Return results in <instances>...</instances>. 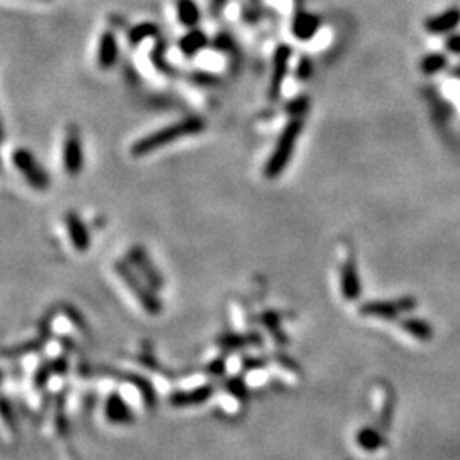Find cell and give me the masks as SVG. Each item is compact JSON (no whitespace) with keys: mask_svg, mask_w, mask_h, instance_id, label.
I'll list each match as a JSON object with an SVG mask.
<instances>
[{"mask_svg":"<svg viewBox=\"0 0 460 460\" xmlns=\"http://www.w3.org/2000/svg\"><path fill=\"white\" fill-rule=\"evenodd\" d=\"M127 261L133 266V268H135V271L139 273L153 290L162 288L164 286L162 274L159 273V269H157L155 264L152 263L151 256H148L142 245H132L130 251L127 254Z\"/></svg>","mask_w":460,"mask_h":460,"instance_id":"52a82bcc","label":"cell"},{"mask_svg":"<svg viewBox=\"0 0 460 460\" xmlns=\"http://www.w3.org/2000/svg\"><path fill=\"white\" fill-rule=\"evenodd\" d=\"M402 329H404L406 333H409L411 336L418 338V340L421 341L430 340V338L433 336V331H431L430 326L423 321H416V319H409V321H406L404 324H402Z\"/></svg>","mask_w":460,"mask_h":460,"instance_id":"44dd1931","label":"cell"},{"mask_svg":"<svg viewBox=\"0 0 460 460\" xmlns=\"http://www.w3.org/2000/svg\"><path fill=\"white\" fill-rule=\"evenodd\" d=\"M310 74H312V62H310L309 56L304 55L300 58V62H298L297 70H295V75H297V79L307 80L310 77Z\"/></svg>","mask_w":460,"mask_h":460,"instance_id":"603a6c76","label":"cell"},{"mask_svg":"<svg viewBox=\"0 0 460 460\" xmlns=\"http://www.w3.org/2000/svg\"><path fill=\"white\" fill-rule=\"evenodd\" d=\"M321 18L317 14H310L305 11H297L292 19V34L300 41H309L319 33Z\"/></svg>","mask_w":460,"mask_h":460,"instance_id":"4fadbf2b","label":"cell"},{"mask_svg":"<svg viewBox=\"0 0 460 460\" xmlns=\"http://www.w3.org/2000/svg\"><path fill=\"white\" fill-rule=\"evenodd\" d=\"M217 341L220 343V346H224V348L227 350H239L249 345H257V341L261 340H257L256 336H242V334L229 333V334H224V336H220Z\"/></svg>","mask_w":460,"mask_h":460,"instance_id":"ffe728a7","label":"cell"},{"mask_svg":"<svg viewBox=\"0 0 460 460\" xmlns=\"http://www.w3.org/2000/svg\"><path fill=\"white\" fill-rule=\"evenodd\" d=\"M104 416L111 425H130L135 421L130 404L118 392H111L104 402Z\"/></svg>","mask_w":460,"mask_h":460,"instance_id":"30bf717a","label":"cell"},{"mask_svg":"<svg viewBox=\"0 0 460 460\" xmlns=\"http://www.w3.org/2000/svg\"><path fill=\"white\" fill-rule=\"evenodd\" d=\"M159 34V26L155 23H140L136 26H132L128 31V41L132 46H140L147 39L155 38Z\"/></svg>","mask_w":460,"mask_h":460,"instance_id":"d6986e66","label":"cell"},{"mask_svg":"<svg viewBox=\"0 0 460 460\" xmlns=\"http://www.w3.org/2000/svg\"><path fill=\"white\" fill-rule=\"evenodd\" d=\"M414 304L409 298L395 302H369V304L360 307V314L365 317H377V319H394L404 310L413 309Z\"/></svg>","mask_w":460,"mask_h":460,"instance_id":"9c48e42d","label":"cell"},{"mask_svg":"<svg viewBox=\"0 0 460 460\" xmlns=\"http://www.w3.org/2000/svg\"><path fill=\"white\" fill-rule=\"evenodd\" d=\"M210 46V39L207 33L200 27H193V30H188V33H184L177 41V48H179L181 55L186 56V58H193L198 53L205 50V48Z\"/></svg>","mask_w":460,"mask_h":460,"instance_id":"5bb4252c","label":"cell"},{"mask_svg":"<svg viewBox=\"0 0 460 460\" xmlns=\"http://www.w3.org/2000/svg\"><path fill=\"white\" fill-rule=\"evenodd\" d=\"M115 273L121 283L127 286L130 295L139 302V305L142 307L143 312L151 314V316H159V314L162 312V302L157 297L155 290L135 271V268H133L127 260L116 261Z\"/></svg>","mask_w":460,"mask_h":460,"instance_id":"3957f363","label":"cell"},{"mask_svg":"<svg viewBox=\"0 0 460 460\" xmlns=\"http://www.w3.org/2000/svg\"><path fill=\"white\" fill-rule=\"evenodd\" d=\"M63 224H65L67 237L70 241L72 248L77 253H87L91 248V232L86 222L77 212H67L63 217Z\"/></svg>","mask_w":460,"mask_h":460,"instance_id":"ba28073f","label":"cell"},{"mask_svg":"<svg viewBox=\"0 0 460 460\" xmlns=\"http://www.w3.org/2000/svg\"><path fill=\"white\" fill-rule=\"evenodd\" d=\"M293 50L290 44L280 43L276 48H274L273 53V62H271V79H269V99L276 101L278 96L281 94V89H283V84L288 77V68H290V58H292Z\"/></svg>","mask_w":460,"mask_h":460,"instance_id":"5b68a950","label":"cell"},{"mask_svg":"<svg viewBox=\"0 0 460 460\" xmlns=\"http://www.w3.org/2000/svg\"><path fill=\"white\" fill-rule=\"evenodd\" d=\"M225 390H227L229 399H232V401H248V385L239 377L232 378V381L225 383Z\"/></svg>","mask_w":460,"mask_h":460,"instance_id":"7402d4cb","label":"cell"},{"mask_svg":"<svg viewBox=\"0 0 460 460\" xmlns=\"http://www.w3.org/2000/svg\"><path fill=\"white\" fill-rule=\"evenodd\" d=\"M176 18L186 30L196 27L201 21V11L196 0H176Z\"/></svg>","mask_w":460,"mask_h":460,"instance_id":"2e32d148","label":"cell"},{"mask_svg":"<svg viewBox=\"0 0 460 460\" xmlns=\"http://www.w3.org/2000/svg\"><path fill=\"white\" fill-rule=\"evenodd\" d=\"M11 162L15 171L24 177L27 184L36 191H46L50 188L51 179L46 169L36 160L33 152L24 147H18L11 152Z\"/></svg>","mask_w":460,"mask_h":460,"instance_id":"277c9868","label":"cell"},{"mask_svg":"<svg viewBox=\"0 0 460 460\" xmlns=\"http://www.w3.org/2000/svg\"><path fill=\"white\" fill-rule=\"evenodd\" d=\"M213 394L212 385H200L191 390H181L171 395L169 402L174 407H189V406H200L207 402Z\"/></svg>","mask_w":460,"mask_h":460,"instance_id":"9a60e30c","label":"cell"},{"mask_svg":"<svg viewBox=\"0 0 460 460\" xmlns=\"http://www.w3.org/2000/svg\"><path fill=\"white\" fill-rule=\"evenodd\" d=\"M84 145L80 140L79 133L72 128L70 132L67 130L65 139H63L62 145V167L67 176H79L84 171Z\"/></svg>","mask_w":460,"mask_h":460,"instance_id":"8992f818","label":"cell"},{"mask_svg":"<svg viewBox=\"0 0 460 460\" xmlns=\"http://www.w3.org/2000/svg\"><path fill=\"white\" fill-rule=\"evenodd\" d=\"M210 2H212V11L215 12H222V9H224L225 6H227V0H210Z\"/></svg>","mask_w":460,"mask_h":460,"instance_id":"484cf974","label":"cell"},{"mask_svg":"<svg viewBox=\"0 0 460 460\" xmlns=\"http://www.w3.org/2000/svg\"><path fill=\"white\" fill-rule=\"evenodd\" d=\"M205 128H207V123L200 116H188V118L165 124V127L159 128V130L139 139L130 147V153L135 159H142V157L151 155V153L169 147V145L179 142L183 139H188V136L200 135Z\"/></svg>","mask_w":460,"mask_h":460,"instance_id":"6da1fadb","label":"cell"},{"mask_svg":"<svg viewBox=\"0 0 460 460\" xmlns=\"http://www.w3.org/2000/svg\"><path fill=\"white\" fill-rule=\"evenodd\" d=\"M225 360L224 358H217L208 365V373L213 375V377H224L225 373Z\"/></svg>","mask_w":460,"mask_h":460,"instance_id":"d4e9b609","label":"cell"},{"mask_svg":"<svg viewBox=\"0 0 460 460\" xmlns=\"http://www.w3.org/2000/svg\"><path fill=\"white\" fill-rule=\"evenodd\" d=\"M443 63H445V60H443L442 55H431V56H428L425 62L421 63V67H423V70L428 72V74H431V72L442 68Z\"/></svg>","mask_w":460,"mask_h":460,"instance_id":"cb8c5ba5","label":"cell"},{"mask_svg":"<svg viewBox=\"0 0 460 460\" xmlns=\"http://www.w3.org/2000/svg\"><path fill=\"white\" fill-rule=\"evenodd\" d=\"M120 56V46L118 38H116L115 31L106 30L101 34L98 43V55H96V62L101 70H110L116 65Z\"/></svg>","mask_w":460,"mask_h":460,"instance_id":"8fae6325","label":"cell"},{"mask_svg":"<svg viewBox=\"0 0 460 460\" xmlns=\"http://www.w3.org/2000/svg\"><path fill=\"white\" fill-rule=\"evenodd\" d=\"M383 433H385V431H382L378 426L377 428H372V426L362 428V430L357 433L358 447L365 452H377V450L383 449V447L387 445L385 435Z\"/></svg>","mask_w":460,"mask_h":460,"instance_id":"e0dca14e","label":"cell"},{"mask_svg":"<svg viewBox=\"0 0 460 460\" xmlns=\"http://www.w3.org/2000/svg\"><path fill=\"white\" fill-rule=\"evenodd\" d=\"M340 285L341 293L346 300H357L362 293L360 274H358L357 263L353 257H346L340 268Z\"/></svg>","mask_w":460,"mask_h":460,"instance_id":"7c38bea8","label":"cell"},{"mask_svg":"<svg viewBox=\"0 0 460 460\" xmlns=\"http://www.w3.org/2000/svg\"><path fill=\"white\" fill-rule=\"evenodd\" d=\"M459 23H460V11L450 9L443 12V14L437 15V18H431L430 21H426V30L430 31V33H447V31L454 30Z\"/></svg>","mask_w":460,"mask_h":460,"instance_id":"ac0fdd59","label":"cell"},{"mask_svg":"<svg viewBox=\"0 0 460 460\" xmlns=\"http://www.w3.org/2000/svg\"><path fill=\"white\" fill-rule=\"evenodd\" d=\"M304 132V118L302 116H293L286 121L283 130L278 135L276 143H274L271 153L266 159L263 174L266 179H276L285 172L288 167L290 160H292L293 152L297 148L298 136Z\"/></svg>","mask_w":460,"mask_h":460,"instance_id":"7a4b0ae2","label":"cell"}]
</instances>
